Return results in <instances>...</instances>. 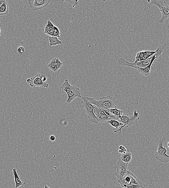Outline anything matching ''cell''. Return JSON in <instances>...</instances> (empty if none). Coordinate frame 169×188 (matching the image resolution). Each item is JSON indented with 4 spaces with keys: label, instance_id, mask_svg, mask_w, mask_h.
Returning <instances> with one entry per match:
<instances>
[{
    "label": "cell",
    "instance_id": "obj_1",
    "mask_svg": "<svg viewBox=\"0 0 169 188\" xmlns=\"http://www.w3.org/2000/svg\"><path fill=\"white\" fill-rule=\"evenodd\" d=\"M117 95L114 97L111 95H106L100 98L99 100H97L94 98L88 97L89 102L98 108L108 109L117 108Z\"/></svg>",
    "mask_w": 169,
    "mask_h": 188
},
{
    "label": "cell",
    "instance_id": "obj_2",
    "mask_svg": "<svg viewBox=\"0 0 169 188\" xmlns=\"http://www.w3.org/2000/svg\"><path fill=\"white\" fill-rule=\"evenodd\" d=\"M61 89L67 94L68 104H70L76 98L82 97L80 89L75 86L70 85L66 79L64 80Z\"/></svg>",
    "mask_w": 169,
    "mask_h": 188
},
{
    "label": "cell",
    "instance_id": "obj_3",
    "mask_svg": "<svg viewBox=\"0 0 169 188\" xmlns=\"http://www.w3.org/2000/svg\"><path fill=\"white\" fill-rule=\"evenodd\" d=\"M81 98L82 106L85 109L89 121L95 124H98L99 122L94 112L95 106L89 102L88 97H82Z\"/></svg>",
    "mask_w": 169,
    "mask_h": 188
},
{
    "label": "cell",
    "instance_id": "obj_4",
    "mask_svg": "<svg viewBox=\"0 0 169 188\" xmlns=\"http://www.w3.org/2000/svg\"><path fill=\"white\" fill-rule=\"evenodd\" d=\"M165 140V138H162L159 140L158 148L155 153V158L160 162L167 163L169 162V155L167 154V148L164 146Z\"/></svg>",
    "mask_w": 169,
    "mask_h": 188
},
{
    "label": "cell",
    "instance_id": "obj_5",
    "mask_svg": "<svg viewBox=\"0 0 169 188\" xmlns=\"http://www.w3.org/2000/svg\"><path fill=\"white\" fill-rule=\"evenodd\" d=\"M140 119L139 113L137 112L136 111H133V115L132 116H129L127 115H122L120 118V122L123 123V125L120 127V129L114 131V133L117 132H121L122 129L125 127H130L133 124L138 121Z\"/></svg>",
    "mask_w": 169,
    "mask_h": 188
},
{
    "label": "cell",
    "instance_id": "obj_6",
    "mask_svg": "<svg viewBox=\"0 0 169 188\" xmlns=\"http://www.w3.org/2000/svg\"><path fill=\"white\" fill-rule=\"evenodd\" d=\"M152 57L145 61L140 62L135 61L133 63L129 62L122 57L118 59L117 62L119 66L133 67L137 70L139 68H144L149 65L150 64Z\"/></svg>",
    "mask_w": 169,
    "mask_h": 188
},
{
    "label": "cell",
    "instance_id": "obj_7",
    "mask_svg": "<svg viewBox=\"0 0 169 188\" xmlns=\"http://www.w3.org/2000/svg\"><path fill=\"white\" fill-rule=\"evenodd\" d=\"M153 5L157 6L159 9L161 14V18L159 20L160 24L164 23L166 20L169 19V6L165 1L153 0L151 1Z\"/></svg>",
    "mask_w": 169,
    "mask_h": 188
},
{
    "label": "cell",
    "instance_id": "obj_8",
    "mask_svg": "<svg viewBox=\"0 0 169 188\" xmlns=\"http://www.w3.org/2000/svg\"><path fill=\"white\" fill-rule=\"evenodd\" d=\"M118 182L122 187L127 185L133 184L138 185L142 188L144 185L142 182L138 179L130 170H129L125 176L120 181Z\"/></svg>",
    "mask_w": 169,
    "mask_h": 188
},
{
    "label": "cell",
    "instance_id": "obj_9",
    "mask_svg": "<svg viewBox=\"0 0 169 188\" xmlns=\"http://www.w3.org/2000/svg\"><path fill=\"white\" fill-rule=\"evenodd\" d=\"M128 164L123 162L120 158H119L116 167V170L114 174L117 178V181H120L129 171Z\"/></svg>",
    "mask_w": 169,
    "mask_h": 188
},
{
    "label": "cell",
    "instance_id": "obj_10",
    "mask_svg": "<svg viewBox=\"0 0 169 188\" xmlns=\"http://www.w3.org/2000/svg\"><path fill=\"white\" fill-rule=\"evenodd\" d=\"M27 83L32 87H43L48 88L49 85L45 83L43 77L40 73H38L34 77L28 79L26 80Z\"/></svg>",
    "mask_w": 169,
    "mask_h": 188
},
{
    "label": "cell",
    "instance_id": "obj_11",
    "mask_svg": "<svg viewBox=\"0 0 169 188\" xmlns=\"http://www.w3.org/2000/svg\"><path fill=\"white\" fill-rule=\"evenodd\" d=\"M29 5L34 10H38L45 8L50 2V0H29Z\"/></svg>",
    "mask_w": 169,
    "mask_h": 188
},
{
    "label": "cell",
    "instance_id": "obj_12",
    "mask_svg": "<svg viewBox=\"0 0 169 188\" xmlns=\"http://www.w3.org/2000/svg\"><path fill=\"white\" fill-rule=\"evenodd\" d=\"M156 51H142L137 53L135 58L136 61L140 62L145 61L151 58L154 55Z\"/></svg>",
    "mask_w": 169,
    "mask_h": 188
},
{
    "label": "cell",
    "instance_id": "obj_13",
    "mask_svg": "<svg viewBox=\"0 0 169 188\" xmlns=\"http://www.w3.org/2000/svg\"><path fill=\"white\" fill-rule=\"evenodd\" d=\"M157 58L156 56L155 53L151 59V62L149 65L144 68H139L138 69V70L143 75L148 76L150 74L151 70H152L153 67V63L155 61L157 60Z\"/></svg>",
    "mask_w": 169,
    "mask_h": 188
},
{
    "label": "cell",
    "instance_id": "obj_14",
    "mask_svg": "<svg viewBox=\"0 0 169 188\" xmlns=\"http://www.w3.org/2000/svg\"><path fill=\"white\" fill-rule=\"evenodd\" d=\"M12 172L11 173L12 175L14 176V181L15 183V188H18L20 186L25 184V182H23L20 180L18 174H17L16 169H12Z\"/></svg>",
    "mask_w": 169,
    "mask_h": 188
},
{
    "label": "cell",
    "instance_id": "obj_15",
    "mask_svg": "<svg viewBox=\"0 0 169 188\" xmlns=\"http://www.w3.org/2000/svg\"><path fill=\"white\" fill-rule=\"evenodd\" d=\"M54 26L50 20H48L47 24L45 26L44 33L53 37L54 31Z\"/></svg>",
    "mask_w": 169,
    "mask_h": 188
},
{
    "label": "cell",
    "instance_id": "obj_16",
    "mask_svg": "<svg viewBox=\"0 0 169 188\" xmlns=\"http://www.w3.org/2000/svg\"><path fill=\"white\" fill-rule=\"evenodd\" d=\"M120 158L123 162L129 164L131 162L132 160L131 153L130 151H127L125 153L122 154Z\"/></svg>",
    "mask_w": 169,
    "mask_h": 188
},
{
    "label": "cell",
    "instance_id": "obj_17",
    "mask_svg": "<svg viewBox=\"0 0 169 188\" xmlns=\"http://www.w3.org/2000/svg\"><path fill=\"white\" fill-rule=\"evenodd\" d=\"M9 12V7L8 3L5 1L0 7V16H3L8 14Z\"/></svg>",
    "mask_w": 169,
    "mask_h": 188
},
{
    "label": "cell",
    "instance_id": "obj_18",
    "mask_svg": "<svg viewBox=\"0 0 169 188\" xmlns=\"http://www.w3.org/2000/svg\"><path fill=\"white\" fill-rule=\"evenodd\" d=\"M109 111L113 115L119 119L121 117L123 113V111L118 109V108L111 109Z\"/></svg>",
    "mask_w": 169,
    "mask_h": 188
},
{
    "label": "cell",
    "instance_id": "obj_19",
    "mask_svg": "<svg viewBox=\"0 0 169 188\" xmlns=\"http://www.w3.org/2000/svg\"><path fill=\"white\" fill-rule=\"evenodd\" d=\"M107 122L111 125L113 127L115 128L117 130H118V127L123 125V123L117 120H108Z\"/></svg>",
    "mask_w": 169,
    "mask_h": 188
},
{
    "label": "cell",
    "instance_id": "obj_20",
    "mask_svg": "<svg viewBox=\"0 0 169 188\" xmlns=\"http://www.w3.org/2000/svg\"><path fill=\"white\" fill-rule=\"evenodd\" d=\"M49 45L50 46L61 45L62 44V42L59 40L58 38L55 37L50 36L49 37Z\"/></svg>",
    "mask_w": 169,
    "mask_h": 188
},
{
    "label": "cell",
    "instance_id": "obj_21",
    "mask_svg": "<svg viewBox=\"0 0 169 188\" xmlns=\"http://www.w3.org/2000/svg\"><path fill=\"white\" fill-rule=\"evenodd\" d=\"M55 59L56 58L53 59L48 65V68L54 72H55Z\"/></svg>",
    "mask_w": 169,
    "mask_h": 188
},
{
    "label": "cell",
    "instance_id": "obj_22",
    "mask_svg": "<svg viewBox=\"0 0 169 188\" xmlns=\"http://www.w3.org/2000/svg\"><path fill=\"white\" fill-rule=\"evenodd\" d=\"M63 63L58 58L55 59V72L57 71L62 67Z\"/></svg>",
    "mask_w": 169,
    "mask_h": 188
},
{
    "label": "cell",
    "instance_id": "obj_23",
    "mask_svg": "<svg viewBox=\"0 0 169 188\" xmlns=\"http://www.w3.org/2000/svg\"><path fill=\"white\" fill-rule=\"evenodd\" d=\"M61 35V33L60 32L59 29L57 26H54V31L53 37H55L57 38L60 37V35Z\"/></svg>",
    "mask_w": 169,
    "mask_h": 188
},
{
    "label": "cell",
    "instance_id": "obj_24",
    "mask_svg": "<svg viewBox=\"0 0 169 188\" xmlns=\"http://www.w3.org/2000/svg\"><path fill=\"white\" fill-rule=\"evenodd\" d=\"M142 188H161V187L155 183H153L152 184H144V187Z\"/></svg>",
    "mask_w": 169,
    "mask_h": 188
},
{
    "label": "cell",
    "instance_id": "obj_25",
    "mask_svg": "<svg viewBox=\"0 0 169 188\" xmlns=\"http://www.w3.org/2000/svg\"><path fill=\"white\" fill-rule=\"evenodd\" d=\"M118 152L120 153H125L127 152V149L123 145H120L119 147Z\"/></svg>",
    "mask_w": 169,
    "mask_h": 188
},
{
    "label": "cell",
    "instance_id": "obj_26",
    "mask_svg": "<svg viewBox=\"0 0 169 188\" xmlns=\"http://www.w3.org/2000/svg\"><path fill=\"white\" fill-rule=\"evenodd\" d=\"M123 188H142L140 186L138 185L130 184L127 185L123 187Z\"/></svg>",
    "mask_w": 169,
    "mask_h": 188
},
{
    "label": "cell",
    "instance_id": "obj_27",
    "mask_svg": "<svg viewBox=\"0 0 169 188\" xmlns=\"http://www.w3.org/2000/svg\"><path fill=\"white\" fill-rule=\"evenodd\" d=\"M17 51L19 54H23L25 52V48L23 46H19L17 48Z\"/></svg>",
    "mask_w": 169,
    "mask_h": 188
},
{
    "label": "cell",
    "instance_id": "obj_28",
    "mask_svg": "<svg viewBox=\"0 0 169 188\" xmlns=\"http://www.w3.org/2000/svg\"><path fill=\"white\" fill-rule=\"evenodd\" d=\"M50 139L51 141H54L55 140V138L54 136L51 135L50 136Z\"/></svg>",
    "mask_w": 169,
    "mask_h": 188
},
{
    "label": "cell",
    "instance_id": "obj_29",
    "mask_svg": "<svg viewBox=\"0 0 169 188\" xmlns=\"http://www.w3.org/2000/svg\"><path fill=\"white\" fill-rule=\"evenodd\" d=\"M5 1H4V0H1V1H0V7H1V5H2V4Z\"/></svg>",
    "mask_w": 169,
    "mask_h": 188
},
{
    "label": "cell",
    "instance_id": "obj_30",
    "mask_svg": "<svg viewBox=\"0 0 169 188\" xmlns=\"http://www.w3.org/2000/svg\"><path fill=\"white\" fill-rule=\"evenodd\" d=\"M75 2V4L74 5H73V8H74V7H75V6L76 5H77V4H78V2L79 1H74Z\"/></svg>",
    "mask_w": 169,
    "mask_h": 188
},
{
    "label": "cell",
    "instance_id": "obj_31",
    "mask_svg": "<svg viewBox=\"0 0 169 188\" xmlns=\"http://www.w3.org/2000/svg\"><path fill=\"white\" fill-rule=\"evenodd\" d=\"M44 188H50L49 186H48L47 185H45L44 186Z\"/></svg>",
    "mask_w": 169,
    "mask_h": 188
},
{
    "label": "cell",
    "instance_id": "obj_32",
    "mask_svg": "<svg viewBox=\"0 0 169 188\" xmlns=\"http://www.w3.org/2000/svg\"><path fill=\"white\" fill-rule=\"evenodd\" d=\"M167 146H168V148H169V141L168 142V143H167Z\"/></svg>",
    "mask_w": 169,
    "mask_h": 188
},
{
    "label": "cell",
    "instance_id": "obj_33",
    "mask_svg": "<svg viewBox=\"0 0 169 188\" xmlns=\"http://www.w3.org/2000/svg\"><path fill=\"white\" fill-rule=\"evenodd\" d=\"M1 29L0 28V36H1Z\"/></svg>",
    "mask_w": 169,
    "mask_h": 188
}]
</instances>
